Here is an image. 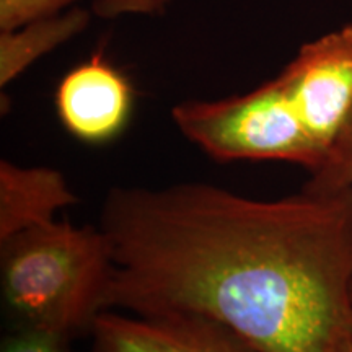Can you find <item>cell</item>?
Wrapping results in <instances>:
<instances>
[{
  "label": "cell",
  "mask_w": 352,
  "mask_h": 352,
  "mask_svg": "<svg viewBox=\"0 0 352 352\" xmlns=\"http://www.w3.org/2000/svg\"><path fill=\"white\" fill-rule=\"evenodd\" d=\"M328 352H352V333L338 341Z\"/></svg>",
  "instance_id": "4fadbf2b"
},
{
  "label": "cell",
  "mask_w": 352,
  "mask_h": 352,
  "mask_svg": "<svg viewBox=\"0 0 352 352\" xmlns=\"http://www.w3.org/2000/svg\"><path fill=\"white\" fill-rule=\"evenodd\" d=\"M175 0H91L90 10L101 20H118L122 16L164 15Z\"/></svg>",
  "instance_id": "7c38bea8"
},
{
  "label": "cell",
  "mask_w": 352,
  "mask_h": 352,
  "mask_svg": "<svg viewBox=\"0 0 352 352\" xmlns=\"http://www.w3.org/2000/svg\"><path fill=\"white\" fill-rule=\"evenodd\" d=\"M113 258L98 226L50 222L0 241L3 302L21 321L76 336L107 310Z\"/></svg>",
  "instance_id": "7a4b0ae2"
},
{
  "label": "cell",
  "mask_w": 352,
  "mask_h": 352,
  "mask_svg": "<svg viewBox=\"0 0 352 352\" xmlns=\"http://www.w3.org/2000/svg\"><path fill=\"white\" fill-rule=\"evenodd\" d=\"M134 108V88L120 69L94 54L59 82L56 111L72 138L85 144H107L126 129Z\"/></svg>",
  "instance_id": "8992f818"
},
{
  "label": "cell",
  "mask_w": 352,
  "mask_h": 352,
  "mask_svg": "<svg viewBox=\"0 0 352 352\" xmlns=\"http://www.w3.org/2000/svg\"><path fill=\"white\" fill-rule=\"evenodd\" d=\"M72 338L57 329L21 324L3 340L2 352H70Z\"/></svg>",
  "instance_id": "30bf717a"
},
{
  "label": "cell",
  "mask_w": 352,
  "mask_h": 352,
  "mask_svg": "<svg viewBox=\"0 0 352 352\" xmlns=\"http://www.w3.org/2000/svg\"><path fill=\"white\" fill-rule=\"evenodd\" d=\"M107 310L209 318L258 352L352 333V188L253 199L209 183L109 189Z\"/></svg>",
  "instance_id": "6da1fadb"
},
{
  "label": "cell",
  "mask_w": 352,
  "mask_h": 352,
  "mask_svg": "<svg viewBox=\"0 0 352 352\" xmlns=\"http://www.w3.org/2000/svg\"><path fill=\"white\" fill-rule=\"evenodd\" d=\"M94 12L74 7L50 19L36 20L8 33H0V87H7L30 65L80 34Z\"/></svg>",
  "instance_id": "ba28073f"
},
{
  "label": "cell",
  "mask_w": 352,
  "mask_h": 352,
  "mask_svg": "<svg viewBox=\"0 0 352 352\" xmlns=\"http://www.w3.org/2000/svg\"><path fill=\"white\" fill-rule=\"evenodd\" d=\"M77 2L80 0H0V33L59 15L76 7Z\"/></svg>",
  "instance_id": "9c48e42d"
},
{
  "label": "cell",
  "mask_w": 352,
  "mask_h": 352,
  "mask_svg": "<svg viewBox=\"0 0 352 352\" xmlns=\"http://www.w3.org/2000/svg\"><path fill=\"white\" fill-rule=\"evenodd\" d=\"M64 175L47 166L0 162V241L54 222L57 210L76 204Z\"/></svg>",
  "instance_id": "52a82bcc"
},
{
  "label": "cell",
  "mask_w": 352,
  "mask_h": 352,
  "mask_svg": "<svg viewBox=\"0 0 352 352\" xmlns=\"http://www.w3.org/2000/svg\"><path fill=\"white\" fill-rule=\"evenodd\" d=\"M308 184L323 189L352 188V126L329 153L323 168L310 175Z\"/></svg>",
  "instance_id": "8fae6325"
},
{
  "label": "cell",
  "mask_w": 352,
  "mask_h": 352,
  "mask_svg": "<svg viewBox=\"0 0 352 352\" xmlns=\"http://www.w3.org/2000/svg\"><path fill=\"white\" fill-rule=\"evenodd\" d=\"M171 120L189 142L215 162H290L310 175L323 165V153L279 77L243 95L183 101L171 109Z\"/></svg>",
  "instance_id": "3957f363"
},
{
  "label": "cell",
  "mask_w": 352,
  "mask_h": 352,
  "mask_svg": "<svg viewBox=\"0 0 352 352\" xmlns=\"http://www.w3.org/2000/svg\"><path fill=\"white\" fill-rule=\"evenodd\" d=\"M277 77L324 165L352 126V23L303 44Z\"/></svg>",
  "instance_id": "277c9868"
},
{
  "label": "cell",
  "mask_w": 352,
  "mask_h": 352,
  "mask_svg": "<svg viewBox=\"0 0 352 352\" xmlns=\"http://www.w3.org/2000/svg\"><path fill=\"white\" fill-rule=\"evenodd\" d=\"M88 334L90 352H258L217 321L184 314L104 310Z\"/></svg>",
  "instance_id": "5b68a950"
}]
</instances>
